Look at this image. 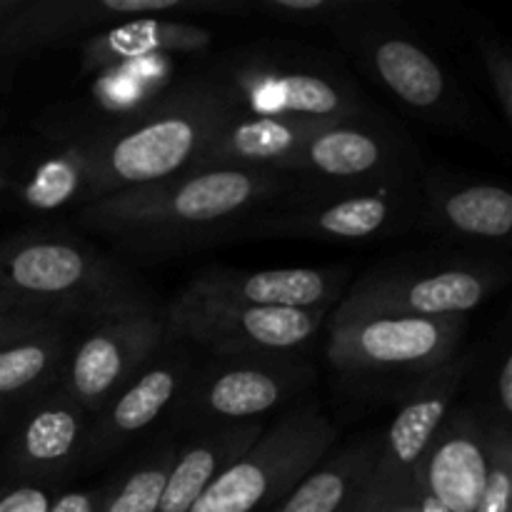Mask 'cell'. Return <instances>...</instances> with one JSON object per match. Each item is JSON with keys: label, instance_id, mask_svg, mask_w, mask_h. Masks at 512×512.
<instances>
[{"label": "cell", "instance_id": "obj_3", "mask_svg": "<svg viewBox=\"0 0 512 512\" xmlns=\"http://www.w3.org/2000/svg\"><path fill=\"white\" fill-rule=\"evenodd\" d=\"M0 295L75 323L153 308L145 285L125 265L78 235L48 228L0 240Z\"/></svg>", "mask_w": 512, "mask_h": 512}, {"label": "cell", "instance_id": "obj_24", "mask_svg": "<svg viewBox=\"0 0 512 512\" xmlns=\"http://www.w3.org/2000/svg\"><path fill=\"white\" fill-rule=\"evenodd\" d=\"M210 43L213 33L205 25L168 15H148L85 38L83 70L110 68L158 53H198Z\"/></svg>", "mask_w": 512, "mask_h": 512}, {"label": "cell", "instance_id": "obj_18", "mask_svg": "<svg viewBox=\"0 0 512 512\" xmlns=\"http://www.w3.org/2000/svg\"><path fill=\"white\" fill-rule=\"evenodd\" d=\"M490 470V420L478 410H450L425 450L418 485L440 512H475Z\"/></svg>", "mask_w": 512, "mask_h": 512}, {"label": "cell", "instance_id": "obj_15", "mask_svg": "<svg viewBox=\"0 0 512 512\" xmlns=\"http://www.w3.org/2000/svg\"><path fill=\"white\" fill-rule=\"evenodd\" d=\"M193 358L183 343L168 338L163 348L123 385L118 395L90 420L88 448H85V465H95L108 460L120 448L143 435L160 415L170 410L183 393Z\"/></svg>", "mask_w": 512, "mask_h": 512}, {"label": "cell", "instance_id": "obj_32", "mask_svg": "<svg viewBox=\"0 0 512 512\" xmlns=\"http://www.w3.org/2000/svg\"><path fill=\"white\" fill-rule=\"evenodd\" d=\"M60 495V483L15 480L0 490V512H48Z\"/></svg>", "mask_w": 512, "mask_h": 512}, {"label": "cell", "instance_id": "obj_26", "mask_svg": "<svg viewBox=\"0 0 512 512\" xmlns=\"http://www.w3.org/2000/svg\"><path fill=\"white\" fill-rule=\"evenodd\" d=\"M88 163H85V143L68 145L50 155L35 168L28 183L23 185V203L33 210H58L68 203H83Z\"/></svg>", "mask_w": 512, "mask_h": 512}, {"label": "cell", "instance_id": "obj_21", "mask_svg": "<svg viewBox=\"0 0 512 512\" xmlns=\"http://www.w3.org/2000/svg\"><path fill=\"white\" fill-rule=\"evenodd\" d=\"M320 125L323 123L318 120L238 113L210 140L193 170L235 168L288 173L300 145Z\"/></svg>", "mask_w": 512, "mask_h": 512}, {"label": "cell", "instance_id": "obj_13", "mask_svg": "<svg viewBox=\"0 0 512 512\" xmlns=\"http://www.w3.org/2000/svg\"><path fill=\"white\" fill-rule=\"evenodd\" d=\"M245 10L240 3H203V0H35L20 3L0 25V50L10 55L35 53L55 48L78 35H95L113 25L148 15L185 13H235Z\"/></svg>", "mask_w": 512, "mask_h": 512}, {"label": "cell", "instance_id": "obj_1", "mask_svg": "<svg viewBox=\"0 0 512 512\" xmlns=\"http://www.w3.org/2000/svg\"><path fill=\"white\" fill-rule=\"evenodd\" d=\"M295 185V175L273 170H190L80 205L75 220L128 250H173L195 240H225L235 225Z\"/></svg>", "mask_w": 512, "mask_h": 512}, {"label": "cell", "instance_id": "obj_25", "mask_svg": "<svg viewBox=\"0 0 512 512\" xmlns=\"http://www.w3.org/2000/svg\"><path fill=\"white\" fill-rule=\"evenodd\" d=\"M380 438L325 455L273 512H358L373 478Z\"/></svg>", "mask_w": 512, "mask_h": 512}, {"label": "cell", "instance_id": "obj_12", "mask_svg": "<svg viewBox=\"0 0 512 512\" xmlns=\"http://www.w3.org/2000/svg\"><path fill=\"white\" fill-rule=\"evenodd\" d=\"M408 163L403 140L388 125L363 115L315 128L300 145L288 173L320 185L378 188L410 180Z\"/></svg>", "mask_w": 512, "mask_h": 512}, {"label": "cell", "instance_id": "obj_23", "mask_svg": "<svg viewBox=\"0 0 512 512\" xmlns=\"http://www.w3.org/2000/svg\"><path fill=\"white\" fill-rule=\"evenodd\" d=\"M78 323L60 320L0 345V403H33L53 393L63 378Z\"/></svg>", "mask_w": 512, "mask_h": 512}, {"label": "cell", "instance_id": "obj_36", "mask_svg": "<svg viewBox=\"0 0 512 512\" xmlns=\"http://www.w3.org/2000/svg\"><path fill=\"white\" fill-rule=\"evenodd\" d=\"M8 185H10L8 175H5V173H3V168H0V190H3V188H8Z\"/></svg>", "mask_w": 512, "mask_h": 512}, {"label": "cell", "instance_id": "obj_30", "mask_svg": "<svg viewBox=\"0 0 512 512\" xmlns=\"http://www.w3.org/2000/svg\"><path fill=\"white\" fill-rule=\"evenodd\" d=\"M60 320H70V318L55 313V310L40 308V305H30V303H23V300L0 295V345L13 343V340L33 333V330L45 328V325L50 323H60Z\"/></svg>", "mask_w": 512, "mask_h": 512}, {"label": "cell", "instance_id": "obj_35", "mask_svg": "<svg viewBox=\"0 0 512 512\" xmlns=\"http://www.w3.org/2000/svg\"><path fill=\"white\" fill-rule=\"evenodd\" d=\"M495 405H498V418L495 423L500 425H510L512 418V358L505 355L500 360L498 375H495Z\"/></svg>", "mask_w": 512, "mask_h": 512}, {"label": "cell", "instance_id": "obj_7", "mask_svg": "<svg viewBox=\"0 0 512 512\" xmlns=\"http://www.w3.org/2000/svg\"><path fill=\"white\" fill-rule=\"evenodd\" d=\"M315 368L300 355H208L193 368L173 405L193 428L263 423L268 413L313 385Z\"/></svg>", "mask_w": 512, "mask_h": 512}, {"label": "cell", "instance_id": "obj_9", "mask_svg": "<svg viewBox=\"0 0 512 512\" xmlns=\"http://www.w3.org/2000/svg\"><path fill=\"white\" fill-rule=\"evenodd\" d=\"M330 310L255 308L175 298L165 310L168 335L210 355H298L313 343Z\"/></svg>", "mask_w": 512, "mask_h": 512}, {"label": "cell", "instance_id": "obj_5", "mask_svg": "<svg viewBox=\"0 0 512 512\" xmlns=\"http://www.w3.org/2000/svg\"><path fill=\"white\" fill-rule=\"evenodd\" d=\"M335 435L315 405L290 410L210 483L190 512H273L333 450Z\"/></svg>", "mask_w": 512, "mask_h": 512}, {"label": "cell", "instance_id": "obj_11", "mask_svg": "<svg viewBox=\"0 0 512 512\" xmlns=\"http://www.w3.org/2000/svg\"><path fill=\"white\" fill-rule=\"evenodd\" d=\"M243 113L298 120H348L368 115L358 90L315 60H253L223 80Z\"/></svg>", "mask_w": 512, "mask_h": 512}, {"label": "cell", "instance_id": "obj_22", "mask_svg": "<svg viewBox=\"0 0 512 512\" xmlns=\"http://www.w3.org/2000/svg\"><path fill=\"white\" fill-rule=\"evenodd\" d=\"M265 430V423L203 428L175 453L158 512H190L215 478L238 460Z\"/></svg>", "mask_w": 512, "mask_h": 512}, {"label": "cell", "instance_id": "obj_27", "mask_svg": "<svg viewBox=\"0 0 512 512\" xmlns=\"http://www.w3.org/2000/svg\"><path fill=\"white\" fill-rule=\"evenodd\" d=\"M178 445L165 440L143 455L128 473L108 485L100 512H158L165 478L173 465Z\"/></svg>", "mask_w": 512, "mask_h": 512}, {"label": "cell", "instance_id": "obj_8", "mask_svg": "<svg viewBox=\"0 0 512 512\" xmlns=\"http://www.w3.org/2000/svg\"><path fill=\"white\" fill-rule=\"evenodd\" d=\"M465 325L468 318L330 313L325 355L350 378H425L455 358Z\"/></svg>", "mask_w": 512, "mask_h": 512}, {"label": "cell", "instance_id": "obj_17", "mask_svg": "<svg viewBox=\"0 0 512 512\" xmlns=\"http://www.w3.org/2000/svg\"><path fill=\"white\" fill-rule=\"evenodd\" d=\"M345 15L335 20L338 33L350 43L355 40L368 68L395 98L430 118H455L458 98L450 78L418 40L385 25L373 28L368 20L363 28L355 30Z\"/></svg>", "mask_w": 512, "mask_h": 512}, {"label": "cell", "instance_id": "obj_14", "mask_svg": "<svg viewBox=\"0 0 512 512\" xmlns=\"http://www.w3.org/2000/svg\"><path fill=\"white\" fill-rule=\"evenodd\" d=\"M473 358H453L413 385L398 415L378 443L370 490H403L418 485L425 450L453 410Z\"/></svg>", "mask_w": 512, "mask_h": 512}, {"label": "cell", "instance_id": "obj_2", "mask_svg": "<svg viewBox=\"0 0 512 512\" xmlns=\"http://www.w3.org/2000/svg\"><path fill=\"white\" fill-rule=\"evenodd\" d=\"M243 113L223 80H193L125 123L90 135L85 143L83 203L118 190L190 173L228 120Z\"/></svg>", "mask_w": 512, "mask_h": 512}, {"label": "cell", "instance_id": "obj_20", "mask_svg": "<svg viewBox=\"0 0 512 512\" xmlns=\"http://www.w3.org/2000/svg\"><path fill=\"white\" fill-rule=\"evenodd\" d=\"M418 203L420 218L448 238L505 243L512 233V195L503 185L428 175Z\"/></svg>", "mask_w": 512, "mask_h": 512}, {"label": "cell", "instance_id": "obj_29", "mask_svg": "<svg viewBox=\"0 0 512 512\" xmlns=\"http://www.w3.org/2000/svg\"><path fill=\"white\" fill-rule=\"evenodd\" d=\"M355 8L350 0H263L255 10L285 23H335Z\"/></svg>", "mask_w": 512, "mask_h": 512}, {"label": "cell", "instance_id": "obj_16", "mask_svg": "<svg viewBox=\"0 0 512 512\" xmlns=\"http://www.w3.org/2000/svg\"><path fill=\"white\" fill-rule=\"evenodd\" d=\"M350 285L348 268H208L178 298L255 308L333 310Z\"/></svg>", "mask_w": 512, "mask_h": 512}, {"label": "cell", "instance_id": "obj_28", "mask_svg": "<svg viewBox=\"0 0 512 512\" xmlns=\"http://www.w3.org/2000/svg\"><path fill=\"white\" fill-rule=\"evenodd\" d=\"M512 503V435L510 425L490 420V470L475 512H510Z\"/></svg>", "mask_w": 512, "mask_h": 512}, {"label": "cell", "instance_id": "obj_31", "mask_svg": "<svg viewBox=\"0 0 512 512\" xmlns=\"http://www.w3.org/2000/svg\"><path fill=\"white\" fill-rule=\"evenodd\" d=\"M478 50L485 73H488L490 88H493L495 98H498L500 113H503L508 123H512V58L508 48L498 43V40L483 38L478 40Z\"/></svg>", "mask_w": 512, "mask_h": 512}, {"label": "cell", "instance_id": "obj_6", "mask_svg": "<svg viewBox=\"0 0 512 512\" xmlns=\"http://www.w3.org/2000/svg\"><path fill=\"white\" fill-rule=\"evenodd\" d=\"M508 280L498 263L445 258L428 265L388 263L348 285L335 315H410V318H468Z\"/></svg>", "mask_w": 512, "mask_h": 512}, {"label": "cell", "instance_id": "obj_19", "mask_svg": "<svg viewBox=\"0 0 512 512\" xmlns=\"http://www.w3.org/2000/svg\"><path fill=\"white\" fill-rule=\"evenodd\" d=\"M90 418L63 393H53L25 405L5 453V468L13 480L60 483L88 448Z\"/></svg>", "mask_w": 512, "mask_h": 512}, {"label": "cell", "instance_id": "obj_10", "mask_svg": "<svg viewBox=\"0 0 512 512\" xmlns=\"http://www.w3.org/2000/svg\"><path fill=\"white\" fill-rule=\"evenodd\" d=\"M168 338L165 315L155 308L98 320L75 340L58 388L93 420Z\"/></svg>", "mask_w": 512, "mask_h": 512}, {"label": "cell", "instance_id": "obj_4", "mask_svg": "<svg viewBox=\"0 0 512 512\" xmlns=\"http://www.w3.org/2000/svg\"><path fill=\"white\" fill-rule=\"evenodd\" d=\"M420 218L413 180L378 188H338L298 178L290 193L248 215L228 240H328L360 243L395 235Z\"/></svg>", "mask_w": 512, "mask_h": 512}, {"label": "cell", "instance_id": "obj_33", "mask_svg": "<svg viewBox=\"0 0 512 512\" xmlns=\"http://www.w3.org/2000/svg\"><path fill=\"white\" fill-rule=\"evenodd\" d=\"M425 498L420 485L403 490H370L365 493L358 512H425Z\"/></svg>", "mask_w": 512, "mask_h": 512}, {"label": "cell", "instance_id": "obj_34", "mask_svg": "<svg viewBox=\"0 0 512 512\" xmlns=\"http://www.w3.org/2000/svg\"><path fill=\"white\" fill-rule=\"evenodd\" d=\"M108 485L103 488H85V490H68L55 498L48 512H100L103 508Z\"/></svg>", "mask_w": 512, "mask_h": 512}]
</instances>
